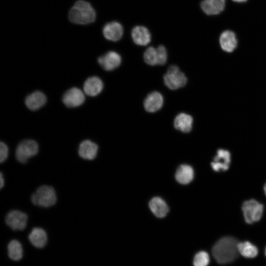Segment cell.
<instances>
[{
    "label": "cell",
    "instance_id": "484cf974",
    "mask_svg": "<svg viewBox=\"0 0 266 266\" xmlns=\"http://www.w3.org/2000/svg\"><path fill=\"white\" fill-rule=\"evenodd\" d=\"M210 261L208 254L204 251L198 252L193 259L194 266H208Z\"/></svg>",
    "mask_w": 266,
    "mask_h": 266
},
{
    "label": "cell",
    "instance_id": "6da1fadb",
    "mask_svg": "<svg viewBox=\"0 0 266 266\" xmlns=\"http://www.w3.org/2000/svg\"><path fill=\"white\" fill-rule=\"evenodd\" d=\"M237 239L232 236L223 237L212 249V255L220 264H227L234 261L238 256Z\"/></svg>",
    "mask_w": 266,
    "mask_h": 266
},
{
    "label": "cell",
    "instance_id": "4fadbf2b",
    "mask_svg": "<svg viewBox=\"0 0 266 266\" xmlns=\"http://www.w3.org/2000/svg\"><path fill=\"white\" fill-rule=\"evenodd\" d=\"M98 151L97 144L90 140H85L80 143L78 152L81 158L92 160L96 158Z\"/></svg>",
    "mask_w": 266,
    "mask_h": 266
},
{
    "label": "cell",
    "instance_id": "7a4b0ae2",
    "mask_svg": "<svg viewBox=\"0 0 266 266\" xmlns=\"http://www.w3.org/2000/svg\"><path fill=\"white\" fill-rule=\"evenodd\" d=\"M96 12L91 4L83 0H77L71 8L68 17L75 24L86 25L95 21Z\"/></svg>",
    "mask_w": 266,
    "mask_h": 266
},
{
    "label": "cell",
    "instance_id": "30bf717a",
    "mask_svg": "<svg viewBox=\"0 0 266 266\" xmlns=\"http://www.w3.org/2000/svg\"><path fill=\"white\" fill-rule=\"evenodd\" d=\"M99 64L105 70L110 71L117 68L121 63V57L116 52L108 51L98 59Z\"/></svg>",
    "mask_w": 266,
    "mask_h": 266
},
{
    "label": "cell",
    "instance_id": "8992f818",
    "mask_svg": "<svg viewBox=\"0 0 266 266\" xmlns=\"http://www.w3.org/2000/svg\"><path fill=\"white\" fill-rule=\"evenodd\" d=\"M242 210L245 222L248 224H252L261 219L264 211V206L258 201L251 199L243 202Z\"/></svg>",
    "mask_w": 266,
    "mask_h": 266
},
{
    "label": "cell",
    "instance_id": "44dd1931",
    "mask_svg": "<svg viewBox=\"0 0 266 266\" xmlns=\"http://www.w3.org/2000/svg\"><path fill=\"white\" fill-rule=\"evenodd\" d=\"M149 206L152 213L158 218H163L168 212V207L166 202L159 197L151 200Z\"/></svg>",
    "mask_w": 266,
    "mask_h": 266
},
{
    "label": "cell",
    "instance_id": "e0dca14e",
    "mask_svg": "<svg viewBox=\"0 0 266 266\" xmlns=\"http://www.w3.org/2000/svg\"><path fill=\"white\" fill-rule=\"evenodd\" d=\"M28 238L31 243L37 248L44 247L47 241L46 233L41 228H33L29 234Z\"/></svg>",
    "mask_w": 266,
    "mask_h": 266
},
{
    "label": "cell",
    "instance_id": "8fae6325",
    "mask_svg": "<svg viewBox=\"0 0 266 266\" xmlns=\"http://www.w3.org/2000/svg\"><path fill=\"white\" fill-rule=\"evenodd\" d=\"M102 33L106 39L116 41L122 37L123 28L119 23L116 21L111 22L104 26Z\"/></svg>",
    "mask_w": 266,
    "mask_h": 266
},
{
    "label": "cell",
    "instance_id": "cb8c5ba5",
    "mask_svg": "<svg viewBox=\"0 0 266 266\" xmlns=\"http://www.w3.org/2000/svg\"><path fill=\"white\" fill-rule=\"evenodd\" d=\"M237 249L238 253L246 258H253L258 254L257 247L247 241L238 242Z\"/></svg>",
    "mask_w": 266,
    "mask_h": 266
},
{
    "label": "cell",
    "instance_id": "2e32d148",
    "mask_svg": "<svg viewBox=\"0 0 266 266\" xmlns=\"http://www.w3.org/2000/svg\"><path fill=\"white\" fill-rule=\"evenodd\" d=\"M219 42L221 48L227 52H233L237 43L235 33L229 30L225 31L221 34Z\"/></svg>",
    "mask_w": 266,
    "mask_h": 266
},
{
    "label": "cell",
    "instance_id": "52a82bcc",
    "mask_svg": "<svg viewBox=\"0 0 266 266\" xmlns=\"http://www.w3.org/2000/svg\"><path fill=\"white\" fill-rule=\"evenodd\" d=\"M5 221L6 225L12 230L22 231L26 227L28 216L20 210H12L7 213Z\"/></svg>",
    "mask_w": 266,
    "mask_h": 266
},
{
    "label": "cell",
    "instance_id": "d4e9b609",
    "mask_svg": "<svg viewBox=\"0 0 266 266\" xmlns=\"http://www.w3.org/2000/svg\"><path fill=\"white\" fill-rule=\"evenodd\" d=\"M145 62L150 66L158 65V56L156 48L153 47L148 48L144 53Z\"/></svg>",
    "mask_w": 266,
    "mask_h": 266
},
{
    "label": "cell",
    "instance_id": "3957f363",
    "mask_svg": "<svg viewBox=\"0 0 266 266\" xmlns=\"http://www.w3.org/2000/svg\"><path fill=\"white\" fill-rule=\"evenodd\" d=\"M31 201L35 205L43 207H50L54 205L57 201L55 191L50 186H41L32 195Z\"/></svg>",
    "mask_w": 266,
    "mask_h": 266
},
{
    "label": "cell",
    "instance_id": "d6986e66",
    "mask_svg": "<svg viewBox=\"0 0 266 266\" xmlns=\"http://www.w3.org/2000/svg\"><path fill=\"white\" fill-rule=\"evenodd\" d=\"M46 102V97L41 92L37 91L27 97L25 104L32 110H36L42 107Z\"/></svg>",
    "mask_w": 266,
    "mask_h": 266
},
{
    "label": "cell",
    "instance_id": "f1b7e54d",
    "mask_svg": "<svg viewBox=\"0 0 266 266\" xmlns=\"http://www.w3.org/2000/svg\"><path fill=\"white\" fill-rule=\"evenodd\" d=\"M0 187L1 189L4 186V180L1 172L0 174Z\"/></svg>",
    "mask_w": 266,
    "mask_h": 266
},
{
    "label": "cell",
    "instance_id": "7402d4cb",
    "mask_svg": "<svg viewBox=\"0 0 266 266\" xmlns=\"http://www.w3.org/2000/svg\"><path fill=\"white\" fill-rule=\"evenodd\" d=\"M194 175V170L190 166L182 165L177 169L175 176L179 183L187 184L192 181Z\"/></svg>",
    "mask_w": 266,
    "mask_h": 266
},
{
    "label": "cell",
    "instance_id": "7c38bea8",
    "mask_svg": "<svg viewBox=\"0 0 266 266\" xmlns=\"http://www.w3.org/2000/svg\"><path fill=\"white\" fill-rule=\"evenodd\" d=\"M164 103V98L160 93L155 91L150 93L144 101L145 109L149 112H155L160 110Z\"/></svg>",
    "mask_w": 266,
    "mask_h": 266
},
{
    "label": "cell",
    "instance_id": "4dcf8cb0",
    "mask_svg": "<svg viewBox=\"0 0 266 266\" xmlns=\"http://www.w3.org/2000/svg\"><path fill=\"white\" fill-rule=\"evenodd\" d=\"M264 190L265 193V194L266 195V183L265 184V185L264 186Z\"/></svg>",
    "mask_w": 266,
    "mask_h": 266
},
{
    "label": "cell",
    "instance_id": "9a60e30c",
    "mask_svg": "<svg viewBox=\"0 0 266 266\" xmlns=\"http://www.w3.org/2000/svg\"><path fill=\"white\" fill-rule=\"evenodd\" d=\"M103 87V84L101 80L97 76H92L85 81L83 89L86 95L95 97L102 91Z\"/></svg>",
    "mask_w": 266,
    "mask_h": 266
},
{
    "label": "cell",
    "instance_id": "ba28073f",
    "mask_svg": "<svg viewBox=\"0 0 266 266\" xmlns=\"http://www.w3.org/2000/svg\"><path fill=\"white\" fill-rule=\"evenodd\" d=\"M85 99L84 94L80 89L72 87L64 94L63 101L67 107H75L82 105Z\"/></svg>",
    "mask_w": 266,
    "mask_h": 266
},
{
    "label": "cell",
    "instance_id": "277c9868",
    "mask_svg": "<svg viewBox=\"0 0 266 266\" xmlns=\"http://www.w3.org/2000/svg\"><path fill=\"white\" fill-rule=\"evenodd\" d=\"M166 86L171 90H176L184 86L187 78L185 75L180 71L179 67L175 65L170 66L164 76Z\"/></svg>",
    "mask_w": 266,
    "mask_h": 266
},
{
    "label": "cell",
    "instance_id": "9c48e42d",
    "mask_svg": "<svg viewBox=\"0 0 266 266\" xmlns=\"http://www.w3.org/2000/svg\"><path fill=\"white\" fill-rule=\"evenodd\" d=\"M230 162V152L227 150L220 149L217 150L216 156L211 163V166L216 172L224 171L229 168Z\"/></svg>",
    "mask_w": 266,
    "mask_h": 266
},
{
    "label": "cell",
    "instance_id": "ac0fdd59",
    "mask_svg": "<svg viewBox=\"0 0 266 266\" xmlns=\"http://www.w3.org/2000/svg\"><path fill=\"white\" fill-rule=\"evenodd\" d=\"M132 37L133 42L138 45H146L151 41L150 32L143 26L135 27L132 31Z\"/></svg>",
    "mask_w": 266,
    "mask_h": 266
},
{
    "label": "cell",
    "instance_id": "1f68e13d",
    "mask_svg": "<svg viewBox=\"0 0 266 266\" xmlns=\"http://www.w3.org/2000/svg\"><path fill=\"white\" fill-rule=\"evenodd\" d=\"M265 254H266V250H265Z\"/></svg>",
    "mask_w": 266,
    "mask_h": 266
},
{
    "label": "cell",
    "instance_id": "83f0119b",
    "mask_svg": "<svg viewBox=\"0 0 266 266\" xmlns=\"http://www.w3.org/2000/svg\"><path fill=\"white\" fill-rule=\"evenodd\" d=\"M8 155L7 146L3 142L0 143V162L3 163L7 159Z\"/></svg>",
    "mask_w": 266,
    "mask_h": 266
},
{
    "label": "cell",
    "instance_id": "5b68a950",
    "mask_svg": "<svg viewBox=\"0 0 266 266\" xmlns=\"http://www.w3.org/2000/svg\"><path fill=\"white\" fill-rule=\"evenodd\" d=\"M38 151V145L32 139H25L18 144L15 151L17 160L22 164H25L29 159L35 156Z\"/></svg>",
    "mask_w": 266,
    "mask_h": 266
},
{
    "label": "cell",
    "instance_id": "f546056e",
    "mask_svg": "<svg viewBox=\"0 0 266 266\" xmlns=\"http://www.w3.org/2000/svg\"><path fill=\"white\" fill-rule=\"evenodd\" d=\"M232 0L236 2L241 3V2H244L246 1L247 0Z\"/></svg>",
    "mask_w": 266,
    "mask_h": 266
},
{
    "label": "cell",
    "instance_id": "ffe728a7",
    "mask_svg": "<svg viewBox=\"0 0 266 266\" xmlns=\"http://www.w3.org/2000/svg\"><path fill=\"white\" fill-rule=\"evenodd\" d=\"M193 119L186 113L178 114L174 120V126L176 129L185 133L190 132L192 129Z\"/></svg>",
    "mask_w": 266,
    "mask_h": 266
},
{
    "label": "cell",
    "instance_id": "603a6c76",
    "mask_svg": "<svg viewBox=\"0 0 266 266\" xmlns=\"http://www.w3.org/2000/svg\"><path fill=\"white\" fill-rule=\"evenodd\" d=\"M8 255L13 261L20 260L23 257V249L21 243L17 240H11L7 246Z\"/></svg>",
    "mask_w": 266,
    "mask_h": 266
},
{
    "label": "cell",
    "instance_id": "5bb4252c",
    "mask_svg": "<svg viewBox=\"0 0 266 266\" xmlns=\"http://www.w3.org/2000/svg\"><path fill=\"white\" fill-rule=\"evenodd\" d=\"M200 6L207 15H217L224 9L225 0H203Z\"/></svg>",
    "mask_w": 266,
    "mask_h": 266
},
{
    "label": "cell",
    "instance_id": "4316f807",
    "mask_svg": "<svg viewBox=\"0 0 266 266\" xmlns=\"http://www.w3.org/2000/svg\"><path fill=\"white\" fill-rule=\"evenodd\" d=\"M158 56V65H164L167 60V52L163 45H160L156 48Z\"/></svg>",
    "mask_w": 266,
    "mask_h": 266
}]
</instances>
